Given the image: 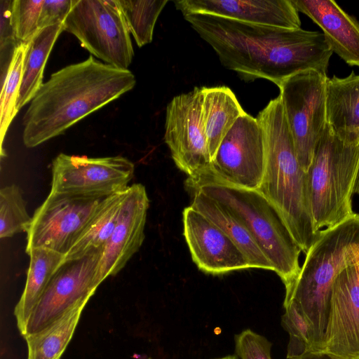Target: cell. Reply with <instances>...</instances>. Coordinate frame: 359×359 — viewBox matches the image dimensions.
Instances as JSON below:
<instances>
[{
    "label": "cell",
    "instance_id": "obj_1",
    "mask_svg": "<svg viewBox=\"0 0 359 359\" xmlns=\"http://www.w3.org/2000/svg\"><path fill=\"white\" fill-rule=\"evenodd\" d=\"M184 18L212 48L223 66L245 80L263 79L279 88L303 71L327 75L333 53L322 32L248 24L206 14Z\"/></svg>",
    "mask_w": 359,
    "mask_h": 359
},
{
    "label": "cell",
    "instance_id": "obj_2",
    "mask_svg": "<svg viewBox=\"0 0 359 359\" xmlns=\"http://www.w3.org/2000/svg\"><path fill=\"white\" fill-rule=\"evenodd\" d=\"M359 263V215L321 230L299 275L285 292L281 325L295 353H324L331 287L344 269Z\"/></svg>",
    "mask_w": 359,
    "mask_h": 359
},
{
    "label": "cell",
    "instance_id": "obj_3",
    "mask_svg": "<svg viewBox=\"0 0 359 359\" xmlns=\"http://www.w3.org/2000/svg\"><path fill=\"white\" fill-rule=\"evenodd\" d=\"M136 83L129 69L89 56L66 66L43 83L23 118L22 140L35 147L63 134L77 122L132 90Z\"/></svg>",
    "mask_w": 359,
    "mask_h": 359
},
{
    "label": "cell",
    "instance_id": "obj_4",
    "mask_svg": "<svg viewBox=\"0 0 359 359\" xmlns=\"http://www.w3.org/2000/svg\"><path fill=\"white\" fill-rule=\"evenodd\" d=\"M262 131L265 168L259 190L277 209L292 237L306 254L319 233L313 226L307 173L301 167L280 96L256 117Z\"/></svg>",
    "mask_w": 359,
    "mask_h": 359
},
{
    "label": "cell",
    "instance_id": "obj_5",
    "mask_svg": "<svg viewBox=\"0 0 359 359\" xmlns=\"http://www.w3.org/2000/svg\"><path fill=\"white\" fill-rule=\"evenodd\" d=\"M198 189L224 205L249 231L288 291L301 269L302 252L274 205L257 189L215 180L187 185Z\"/></svg>",
    "mask_w": 359,
    "mask_h": 359
},
{
    "label": "cell",
    "instance_id": "obj_6",
    "mask_svg": "<svg viewBox=\"0 0 359 359\" xmlns=\"http://www.w3.org/2000/svg\"><path fill=\"white\" fill-rule=\"evenodd\" d=\"M358 170L359 142H344L327 123L306 172L310 210L317 232L355 214L351 198Z\"/></svg>",
    "mask_w": 359,
    "mask_h": 359
},
{
    "label": "cell",
    "instance_id": "obj_7",
    "mask_svg": "<svg viewBox=\"0 0 359 359\" xmlns=\"http://www.w3.org/2000/svg\"><path fill=\"white\" fill-rule=\"evenodd\" d=\"M63 28L104 63L128 69L134 51L116 0H74Z\"/></svg>",
    "mask_w": 359,
    "mask_h": 359
},
{
    "label": "cell",
    "instance_id": "obj_8",
    "mask_svg": "<svg viewBox=\"0 0 359 359\" xmlns=\"http://www.w3.org/2000/svg\"><path fill=\"white\" fill-rule=\"evenodd\" d=\"M327 77L316 70H306L288 78L278 88L297 159L306 172L327 124Z\"/></svg>",
    "mask_w": 359,
    "mask_h": 359
},
{
    "label": "cell",
    "instance_id": "obj_9",
    "mask_svg": "<svg viewBox=\"0 0 359 359\" xmlns=\"http://www.w3.org/2000/svg\"><path fill=\"white\" fill-rule=\"evenodd\" d=\"M164 140L175 165L194 182L210 170L203 114V88L175 96L165 111Z\"/></svg>",
    "mask_w": 359,
    "mask_h": 359
},
{
    "label": "cell",
    "instance_id": "obj_10",
    "mask_svg": "<svg viewBox=\"0 0 359 359\" xmlns=\"http://www.w3.org/2000/svg\"><path fill=\"white\" fill-rule=\"evenodd\" d=\"M105 198L50 192L26 232L27 254L45 248L66 255Z\"/></svg>",
    "mask_w": 359,
    "mask_h": 359
},
{
    "label": "cell",
    "instance_id": "obj_11",
    "mask_svg": "<svg viewBox=\"0 0 359 359\" xmlns=\"http://www.w3.org/2000/svg\"><path fill=\"white\" fill-rule=\"evenodd\" d=\"M265 168L262 129L256 118L241 116L222 141L209 172L194 182L215 180L233 186L258 189Z\"/></svg>",
    "mask_w": 359,
    "mask_h": 359
},
{
    "label": "cell",
    "instance_id": "obj_12",
    "mask_svg": "<svg viewBox=\"0 0 359 359\" xmlns=\"http://www.w3.org/2000/svg\"><path fill=\"white\" fill-rule=\"evenodd\" d=\"M134 172V163L121 156L60 154L52 163L50 192L104 198L126 191Z\"/></svg>",
    "mask_w": 359,
    "mask_h": 359
},
{
    "label": "cell",
    "instance_id": "obj_13",
    "mask_svg": "<svg viewBox=\"0 0 359 359\" xmlns=\"http://www.w3.org/2000/svg\"><path fill=\"white\" fill-rule=\"evenodd\" d=\"M102 250L65 260L35 305L22 337L40 331L78 303L90 299L100 285L97 273Z\"/></svg>",
    "mask_w": 359,
    "mask_h": 359
},
{
    "label": "cell",
    "instance_id": "obj_14",
    "mask_svg": "<svg viewBox=\"0 0 359 359\" xmlns=\"http://www.w3.org/2000/svg\"><path fill=\"white\" fill-rule=\"evenodd\" d=\"M324 353L334 359H359V263L334 280Z\"/></svg>",
    "mask_w": 359,
    "mask_h": 359
},
{
    "label": "cell",
    "instance_id": "obj_15",
    "mask_svg": "<svg viewBox=\"0 0 359 359\" xmlns=\"http://www.w3.org/2000/svg\"><path fill=\"white\" fill-rule=\"evenodd\" d=\"M184 236L191 258L202 271L219 275L251 268L240 248L217 225L189 206L183 212Z\"/></svg>",
    "mask_w": 359,
    "mask_h": 359
},
{
    "label": "cell",
    "instance_id": "obj_16",
    "mask_svg": "<svg viewBox=\"0 0 359 359\" xmlns=\"http://www.w3.org/2000/svg\"><path fill=\"white\" fill-rule=\"evenodd\" d=\"M149 206L145 187L139 183L129 186L115 227L103 247L97 273L100 284L119 273L142 246Z\"/></svg>",
    "mask_w": 359,
    "mask_h": 359
},
{
    "label": "cell",
    "instance_id": "obj_17",
    "mask_svg": "<svg viewBox=\"0 0 359 359\" xmlns=\"http://www.w3.org/2000/svg\"><path fill=\"white\" fill-rule=\"evenodd\" d=\"M183 16L206 14L244 23L287 29L301 28L292 0H175Z\"/></svg>",
    "mask_w": 359,
    "mask_h": 359
},
{
    "label": "cell",
    "instance_id": "obj_18",
    "mask_svg": "<svg viewBox=\"0 0 359 359\" xmlns=\"http://www.w3.org/2000/svg\"><path fill=\"white\" fill-rule=\"evenodd\" d=\"M298 11L323 31L332 51L351 67H359V21L332 0H292Z\"/></svg>",
    "mask_w": 359,
    "mask_h": 359
},
{
    "label": "cell",
    "instance_id": "obj_19",
    "mask_svg": "<svg viewBox=\"0 0 359 359\" xmlns=\"http://www.w3.org/2000/svg\"><path fill=\"white\" fill-rule=\"evenodd\" d=\"M326 119L333 133L348 143L359 142V75L327 77Z\"/></svg>",
    "mask_w": 359,
    "mask_h": 359
},
{
    "label": "cell",
    "instance_id": "obj_20",
    "mask_svg": "<svg viewBox=\"0 0 359 359\" xmlns=\"http://www.w3.org/2000/svg\"><path fill=\"white\" fill-rule=\"evenodd\" d=\"M194 194L191 207L221 229L240 248L251 268L273 271V266L244 225L224 205L198 189Z\"/></svg>",
    "mask_w": 359,
    "mask_h": 359
},
{
    "label": "cell",
    "instance_id": "obj_21",
    "mask_svg": "<svg viewBox=\"0 0 359 359\" xmlns=\"http://www.w3.org/2000/svg\"><path fill=\"white\" fill-rule=\"evenodd\" d=\"M203 88V114L211 160L236 121L246 112L226 86Z\"/></svg>",
    "mask_w": 359,
    "mask_h": 359
},
{
    "label": "cell",
    "instance_id": "obj_22",
    "mask_svg": "<svg viewBox=\"0 0 359 359\" xmlns=\"http://www.w3.org/2000/svg\"><path fill=\"white\" fill-rule=\"evenodd\" d=\"M27 254L30 261L25 287L14 309L17 325L22 336L35 305L65 259V255L45 248L32 249Z\"/></svg>",
    "mask_w": 359,
    "mask_h": 359
},
{
    "label": "cell",
    "instance_id": "obj_23",
    "mask_svg": "<svg viewBox=\"0 0 359 359\" xmlns=\"http://www.w3.org/2000/svg\"><path fill=\"white\" fill-rule=\"evenodd\" d=\"M62 31L63 23L49 26L39 31L27 42L22 79L17 100L18 111L31 102L43 83V71L47 60Z\"/></svg>",
    "mask_w": 359,
    "mask_h": 359
},
{
    "label": "cell",
    "instance_id": "obj_24",
    "mask_svg": "<svg viewBox=\"0 0 359 359\" xmlns=\"http://www.w3.org/2000/svg\"><path fill=\"white\" fill-rule=\"evenodd\" d=\"M88 301L78 303L40 331L25 336L27 359H61Z\"/></svg>",
    "mask_w": 359,
    "mask_h": 359
},
{
    "label": "cell",
    "instance_id": "obj_25",
    "mask_svg": "<svg viewBox=\"0 0 359 359\" xmlns=\"http://www.w3.org/2000/svg\"><path fill=\"white\" fill-rule=\"evenodd\" d=\"M126 191L110 195L102 200L65 255V261L82 257L93 249L104 247L115 227Z\"/></svg>",
    "mask_w": 359,
    "mask_h": 359
},
{
    "label": "cell",
    "instance_id": "obj_26",
    "mask_svg": "<svg viewBox=\"0 0 359 359\" xmlns=\"http://www.w3.org/2000/svg\"><path fill=\"white\" fill-rule=\"evenodd\" d=\"M138 47L151 42L156 22L168 0H116Z\"/></svg>",
    "mask_w": 359,
    "mask_h": 359
},
{
    "label": "cell",
    "instance_id": "obj_27",
    "mask_svg": "<svg viewBox=\"0 0 359 359\" xmlns=\"http://www.w3.org/2000/svg\"><path fill=\"white\" fill-rule=\"evenodd\" d=\"M26 47L27 43H21L15 48L7 72L5 74V79L1 84L0 107L1 150L3 141L8 127L18 112L17 109V100L22 79Z\"/></svg>",
    "mask_w": 359,
    "mask_h": 359
},
{
    "label": "cell",
    "instance_id": "obj_28",
    "mask_svg": "<svg viewBox=\"0 0 359 359\" xmlns=\"http://www.w3.org/2000/svg\"><path fill=\"white\" fill-rule=\"evenodd\" d=\"M32 217L26 208V201L20 187L6 186L0 190V237H12L22 231L27 232Z\"/></svg>",
    "mask_w": 359,
    "mask_h": 359
},
{
    "label": "cell",
    "instance_id": "obj_29",
    "mask_svg": "<svg viewBox=\"0 0 359 359\" xmlns=\"http://www.w3.org/2000/svg\"><path fill=\"white\" fill-rule=\"evenodd\" d=\"M44 0H14L11 22L19 43H27L40 31L39 20Z\"/></svg>",
    "mask_w": 359,
    "mask_h": 359
},
{
    "label": "cell",
    "instance_id": "obj_30",
    "mask_svg": "<svg viewBox=\"0 0 359 359\" xmlns=\"http://www.w3.org/2000/svg\"><path fill=\"white\" fill-rule=\"evenodd\" d=\"M234 342L235 352L240 359H271V342L250 329L236 334Z\"/></svg>",
    "mask_w": 359,
    "mask_h": 359
},
{
    "label": "cell",
    "instance_id": "obj_31",
    "mask_svg": "<svg viewBox=\"0 0 359 359\" xmlns=\"http://www.w3.org/2000/svg\"><path fill=\"white\" fill-rule=\"evenodd\" d=\"M74 0H44L39 20V28L62 24L71 11Z\"/></svg>",
    "mask_w": 359,
    "mask_h": 359
},
{
    "label": "cell",
    "instance_id": "obj_32",
    "mask_svg": "<svg viewBox=\"0 0 359 359\" xmlns=\"http://www.w3.org/2000/svg\"><path fill=\"white\" fill-rule=\"evenodd\" d=\"M13 1L1 0L0 49L1 54L14 51L19 43L14 34L11 22V7Z\"/></svg>",
    "mask_w": 359,
    "mask_h": 359
},
{
    "label": "cell",
    "instance_id": "obj_33",
    "mask_svg": "<svg viewBox=\"0 0 359 359\" xmlns=\"http://www.w3.org/2000/svg\"><path fill=\"white\" fill-rule=\"evenodd\" d=\"M292 359H334L325 353H306Z\"/></svg>",
    "mask_w": 359,
    "mask_h": 359
},
{
    "label": "cell",
    "instance_id": "obj_34",
    "mask_svg": "<svg viewBox=\"0 0 359 359\" xmlns=\"http://www.w3.org/2000/svg\"><path fill=\"white\" fill-rule=\"evenodd\" d=\"M353 193L359 195V170L358 172L357 179L355 181Z\"/></svg>",
    "mask_w": 359,
    "mask_h": 359
},
{
    "label": "cell",
    "instance_id": "obj_35",
    "mask_svg": "<svg viewBox=\"0 0 359 359\" xmlns=\"http://www.w3.org/2000/svg\"><path fill=\"white\" fill-rule=\"evenodd\" d=\"M239 358L236 355H229L222 358H214V359H238Z\"/></svg>",
    "mask_w": 359,
    "mask_h": 359
},
{
    "label": "cell",
    "instance_id": "obj_36",
    "mask_svg": "<svg viewBox=\"0 0 359 359\" xmlns=\"http://www.w3.org/2000/svg\"><path fill=\"white\" fill-rule=\"evenodd\" d=\"M147 359H153V358H147Z\"/></svg>",
    "mask_w": 359,
    "mask_h": 359
}]
</instances>
